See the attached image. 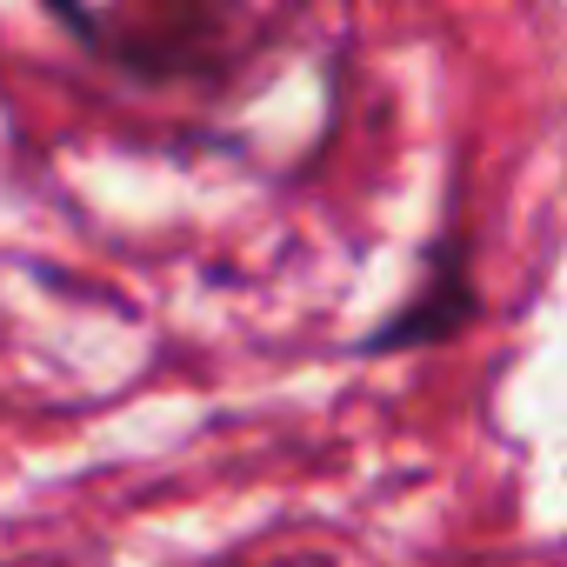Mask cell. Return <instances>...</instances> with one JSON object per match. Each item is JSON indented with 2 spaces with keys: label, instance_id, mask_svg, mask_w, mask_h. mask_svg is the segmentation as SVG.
<instances>
[{
  "label": "cell",
  "instance_id": "6da1fadb",
  "mask_svg": "<svg viewBox=\"0 0 567 567\" xmlns=\"http://www.w3.org/2000/svg\"><path fill=\"white\" fill-rule=\"evenodd\" d=\"M48 21L87 61H101L134 87H200V94L227 87L267 28L234 0H121V8L48 0Z\"/></svg>",
  "mask_w": 567,
  "mask_h": 567
},
{
  "label": "cell",
  "instance_id": "7a4b0ae2",
  "mask_svg": "<svg viewBox=\"0 0 567 567\" xmlns=\"http://www.w3.org/2000/svg\"><path fill=\"white\" fill-rule=\"evenodd\" d=\"M481 321V288H474V254H467V227L447 220L427 247H421V274L414 288L354 341V354H421V348H447Z\"/></svg>",
  "mask_w": 567,
  "mask_h": 567
}]
</instances>
